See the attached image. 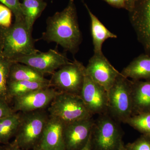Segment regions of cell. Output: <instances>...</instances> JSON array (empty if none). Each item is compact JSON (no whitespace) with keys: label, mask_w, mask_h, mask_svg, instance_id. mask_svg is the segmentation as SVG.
I'll return each instance as SVG.
<instances>
[{"label":"cell","mask_w":150,"mask_h":150,"mask_svg":"<svg viewBox=\"0 0 150 150\" xmlns=\"http://www.w3.org/2000/svg\"><path fill=\"white\" fill-rule=\"evenodd\" d=\"M41 39L55 42L73 54L77 52L82 40L74 0H69L63 10L57 12L46 20V28Z\"/></svg>","instance_id":"6da1fadb"},{"label":"cell","mask_w":150,"mask_h":150,"mask_svg":"<svg viewBox=\"0 0 150 150\" xmlns=\"http://www.w3.org/2000/svg\"><path fill=\"white\" fill-rule=\"evenodd\" d=\"M32 31L25 19H15L12 25L0 29V55L11 61L38 51L35 49Z\"/></svg>","instance_id":"7a4b0ae2"},{"label":"cell","mask_w":150,"mask_h":150,"mask_svg":"<svg viewBox=\"0 0 150 150\" xmlns=\"http://www.w3.org/2000/svg\"><path fill=\"white\" fill-rule=\"evenodd\" d=\"M20 121L13 143L23 150H35L40 145L49 117L47 110L20 112Z\"/></svg>","instance_id":"3957f363"},{"label":"cell","mask_w":150,"mask_h":150,"mask_svg":"<svg viewBox=\"0 0 150 150\" xmlns=\"http://www.w3.org/2000/svg\"><path fill=\"white\" fill-rule=\"evenodd\" d=\"M108 112L118 122L126 123L133 114L131 81L118 75L108 91Z\"/></svg>","instance_id":"277c9868"},{"label":"cell","mask_w":150,"mask_h":150,"mask_svg":"<svg viewBox=\"0 0 150 150\" xmlns=\"http://www.w3.org/2000/svg\"><path fill=\"white\" fill-rule=\"evenodd\" d=\"M118 121L108 113L100 115L91 134L93 150H119L123 144V133Z\"/></svg>","instance_id":"5b68a950"},{"label":"cell","mask_w":150,"mask_h":150,"mask_svg":"<svg viewBox=\"0 0 150 150\" xmlns=\"http://www.w3.org/2000/svg\"><path fill=\"white\" fill-rule=\"evenodd\" d=\"M47 110L49 115L59 118L65 124L93 116L80 96L66 93L60 92Z\"/></svg>","instance_id":"8992f818"},{"label":"cell","mask_w":150,"mask_h":150,"mask_svg":"<svg viewBox=\"0 0 150 150\" xmlns=\"http://www.w3.org/2000/svg\"><path fill=\"white\" fill-rule=\"evenodd\" d=\"M86 67L75 59L64 65L52 74L49 84L62 93L80 95L84 79Z\"/></svg>","instance_id":"52a82bcc"},{"label":"cell","mask_w":150,"mask_h":150,"mask_svg":"<svg viewBox=\"0 0 150 150\" xmlns=\"http://www.w3.org/2000/svg\"><path fill=\"white\" fill-rule=\"evenodd\" d=\"M13 62L28 65L44 75L52 74L59 68L71 62L65 54L51 49L47 52L38 51L18 57Z\"/></svg>","instance_id":"ba28073f"},{"label":"cell","mask_w":150,"mask_h":150,"mask_svg":"<svg viewBox=\"0 0 150 150\" xmlns=\"http://www.w3.org/2000/svg\"><path fill=\"white\" fill-rule=\"evenodd\" d=\"M86 107L92 115L105 114L108 111V92L94 81L86 72L80 95Z\"/></svg>","instance_id":"9c48e42d"},{"label":"cell","mask_w":150,"mask_h":150,"mask_svg":"<svg viewBox=\"0 0 150 150\" xmlns=\"http://www.w3.org/2000/svg\"><path fill=\"white\" fill-rule=\"evenodd\" d=\"M60 92L51 87L40 89L13 98L14 112H25L46 109Z\"/></svg>","instance_id":"30bf717a"},{"label":"cell","mask_w":150,"mask_h":150,"mask_svg":"<svg viewBox=\"0 0 150 150\" xmlns=\"http://www.w3.org/2000/svg\"><path fill=\"white\" fill-rule=\"evenodd\" d=\"M86 70L90 77L103 87L107 92L120 74L103 53L94 54L89 60Z\"/></svg>","instance_id":"8fae6325"},{"label":"cell","mask_w":150,"mask_h":150,"mask_svg":"<svg viewBox=\"0 0 150 150\" xmlns=\"http://www.w3.org/2000/svg\"><path fill=\"white\" fill-rule=\"evenodd\" d=\"M129 17L138 39L150 53V0H137Z\"/></svg>","instance_id":"7c38bea8"},{"label":"cell","mask_w":150,"mask_h":150,"mask_svg":"<svg viewBox=\"0 0 150 150\" xmlns=\"http://www.w3.org/2000/svg\"><path fill=\"white\" fill-rule=\"evenodd\" d=\"M95 121L92 118L65 124L64 140L65 150H80L88 142Z\"/></svg>","instance_id":"4fadbf2b"},{"label":"cell","mask_w":150,"mask_h":150,"mask_svg":"<svg viewBox=\"0 0 150 150\" xmlns=\"http://www.w3.org/2000/svg\"><path fill=\"white\" fill-rule=\"evenodd\" d=\"M65 124L59 118L49 115L38 149L65 150L64 140Z\"/></svg>","instance_id":"5bb4252c"},{"label":"cell","mask_w":150,"mask_h":150,"mask_svg":"<svg viewBox=\"0 0 150 150\" xmlns=\"http://www.w3.org/2000/svg\"><path fill=\"white\" fill-rule=\"evenodd\" d=\"M131 90L133 115L142 112H150V80H132Z\"/></svg>","instance_id":"9a60e30c"},{"label":"cell","mask_w":150,"mask_h":150,"mask_svg":"<svg viewBox=\"0 0 150 150\" xmlns=\"http://www.w3.org/2000/svg\"><path fill=\"white\" fill-rule=\"evenodd\" d=\"M84 4L88 12L91 21V32L94 54H100L103 53L102 47L105 41L108 38H117V36L105 27L92 12L86 4L84 3Z\"/></svg>","instance_id":"2e32d148"},{"label":"cell","mask_w":150,"mask_h":150,"mask_svg":"<svg viewBox=\"0 0 150 150\" xmlns=\"http://www.w3.org/2000/svg\"><path fill=\"white\" fill-rule=\"evenodd\" d=\"M121 74L125 77L134 80H150V56L143 55L135 58Z\"/></svg>","instance_id":"e0dca14e"},{"label":"cell","mask_w":150,"mask_h":150,"mask_svg":"<svg viewBox=\"0 0 150 150\" xmlns=\"http://www.w3.org/2000/svg\"><path fill=\"white\" fill-rule=\"evenodd\" d=\"M28 81L49 83L44 75L28 65L13 62L11 65L8 81Z\"/></svg>","instance_id":"ac0fdd59"},{"label":"cell","mask_w":150,"mask_h":150,"mask_svg":"<svg viewBox=\"0 0 150 150\" xmlns=\"http://www.w3.org/2000/svg\"><path fill=\"white\" fill-rule=\"evenodd\" d=\"M50 86L49 82L28 81H8V98L9 99H13L31 92Z\"/></svg>","instance_id":"d6986e66"},{"label":"cell","mask_w":150,"mask_h":150,"mask_svg":"<svg viewBox=\"0 0 150 150\" xmlns=\"http://www.w3.org/2000/svg\"><path fill=\"white\" fill-rule=\"evenodd\" d=\"M47 4L43 0H26L21 3L25 21L28 28L32 31L35 21L40 17Z\"/></svg>","instance_id":"ffe728a7"},{"label":"cell","mask_w":150,"mask_h":150,"mask_svg":"<svg viewBox=\"0 0 150 150\" xmlns=\"http://www.w3.org/2000/svg\"><path fill=\"white\" fill-rule=\"evenodd\" d=\"M20 121V112L0 119V144L7 145L16 134Z\"/></svg>","instance_id":"44dd1931"},{"label":"cell","mask_w":150,"mask_h":150,"mask_svg":"<svg viewBox=\"0 0 150 150\" xmlns=\"http://www.w3.org/2000/svg\"><path fill=\"white\" fill-rule=\"evenodd\" d=\"M126 123L139 131L142 135L150 137V112L132 115Z\"/></svg>","instance_id":"7402d4cb"},{"label":"cell","mask_w":150,"mask_h":150,"mask_svg":"<svg viewBox=\"0 0 150 150\" xmlns=\"http://www.w3.org/2000/svg\"><path fill=\"white\" fill-rule=\"evenodd\" d=\"M12 61L0 55V98L8 102L10 100L8 93V83L11 65Z\"/></svg>","instance_id":"603a6c76"},{"label":"cell","mask_w":150,"mask_h":150,"mask_svg":"<svg viewBox=\"0 0 150 150\" xmlns=\"http://www.w3.org/2000/svg\"><path fill=\"white\" fill-rule=\"evenodd\" d=\"M127 150H150V137L142 135L136 141L125 145Z\"/></svg>","instance_id":"cb8c5ba5"},{"label":"cell","mask_w":150,"mask_h":150,"mask_svg":"<svg viewBox=\"0 0 150 150\" xmlns=\"http://www.w3.org/2000/svg\"><path fill=\"white\" fill-rule=\"evenodd\" d=\"M0 2L12 11L16 19L24 18L21 6V3L20 2L19 0H0Z\"/></svg>","instance_id":"d4e9b609"},{"label":"cell","mask_w":150,"mask_h":150,"mask_svg":"<svg viewBox=\"0 0 150 150\" xmlns=\"http://www.w3.org/2000/svg\"><path fill=\"white\" fill-rule=\"evenodd\" d=\"M12 11L8 8L0 4V25L9 28L11 25Z\"/></svg>","instance_id":"484cf974"},{"label":"cell","mask_w":150,"mask_h":150,"mask_svg":"<svg viewBox=\"0 0 150 150\" xmlns=\"http://www.w3.org/2000/svg\"><path fill=\"white\" fill-rule=\"evenodd\" d=\"M12 108L9 105L5 100L0 98V119L4 118L14 113Z\"/></svg>","instance_id":"4316f807"},{"label":"cell","mask_w":150,"mask_h":150,"mask_svg":"<svg viewBox=\"0 0 150 150\" xmlns=\"http://www.w3.org/2000/svg\"><path fill=\"white\" fill-rule=\"evenodd\" d=\"M110 6L117 8H125L126 0H103Z\"/></svg>","instance_id":"83f0119b"},{"label":"cell","mask_w":150,"mask_h":150,"mask_svg":"<svg viewBox=\"0 0 150 150\" xmlns=\"http://www.w3.org/2000/svg\"><path fill=\"white\" fill-rule=\"evenodd\" d=\"M137 0H126L125 9L130 12L134 7V4Z\"/></svg>","instance_id":"f1b7e54d"},{"label":"cell","mask_w":150,"mask_h":150,"mask_svg":"<svg viewBox=\"0 0 150 150\" xmlns=\"http://www.w3.org/2000/svg\"><path fill=\"white\" fill-rule=\"evenodd\" d=\"M5 146L8 150H23L18 147L16 145L13 144V142L11 143H9Z\"/></svg>","instance_id":"f546056e"},{"label":"cell","mask_w":150,"mask_h":150,"mask_svg":"<svg viewBox=\"0 0 150 150\" xmlns=\"http://www.w3.org/2000/svg\"><path fill=\"white\" fill-rule=\"evenodd\" d=\"M91 137V136L88 142H87L86 146L80 150H93L92 147Z\"/></svg>","instance_id":"4dcf8cb0"},{"label":"cell","mask_w":150,"mask_h":150,"mask_svg":"<svg viewBox=\"0 0 150 150\" xmlns=\"http://www.w3.org/2000/svg\"><path fill=\"white\" fill-rule=\"evenodd\" d=\"M119 150H127L126 149V148L125 147V145H124V143L121 145V147Z\"/></svg>","instance_id":"1f68e13d"},{"label":"cell","mask_w":150,"mask_h":150,"mask_svg":"<svg viewBox=\"0 0 150 150\" xmlns=\"http://www.w3.org/2000/svg\"><path fill=\"white\" fill-rule=\"evenodd\" d=\"M0 150H8L5 146H0Z\"/></svg>","instance_id":"d6a6232c"},{"label":"cell","mask_w":150,"mask_h":150,"mask_svg":"<svg viewBox=\"0 0 150 150\" xmlns=\"http://www.w3.org/2000/svg\"><path fill=\"white\" fill-rule=\"evenodd\" d=\"M35 150H41V149H37Z\"/></svg>","instance_id":"836d02e7"},{"label":"cell","mask_w":150,"mask_h":150,"mask_svg":"<svg viewBox=\"0 0 150 150\" xmlns=\"http://www.w3.org/2000/svg\"><path fill=\"white\" fill-rule=\"evenodd\" d=\"M26 1V0H23V1Z\"/></svg>","instance_id":"e575fe53"}]
</instances>
